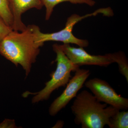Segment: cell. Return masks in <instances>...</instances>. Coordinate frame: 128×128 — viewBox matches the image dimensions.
<instances>
[{
	"instance_id": "7c38bea8",
	"label": "cell",
	"mask_w": 128,
	"mask_h": 128,
	"mask_svg": "<svg viewBox=\"0 0 128 128\" xmlns=\"http://www.w3.org/2000/svg\"><path fill=\"white\" fill-rule=\"evenodd\" d=\"M0 16L2 17L6 24L12 27L13 19L7 0H0Z\"/></svg>"
},
{
	"instance_id": "6da1fadb",
	"label": "cell",
	"mask_w": 128,
	"mask_h": 128,
	"mask_svg": "<svg viewBox=\"0 0 128 128\" xmlns=\"http://www.w3.org/2000/svg\"><path fill=\"white\" fill-rule=\"evenodd\" d=\"M38 26L30 25L25 30H12L0 42V54L16 66L20 65L26 76L30 74L44 44L38 40Z\"/></svg>"
},
{
	"instance_id": "52a82bcc",
	"label": "cell",
	"mask_w": 128,
	"mask_h": 128,
	"mask_svg": "<svg viewBox=\"0 0 128 128\" xmlns=\"http://www.w3.org/2000/svg\"><path fill=\"white\" fill-rule=\"evenodd\" d=\"M62 50L74 64L79 66L83 65H94L107 67L114 63L112 54L105 55H92L82 47H72L70 44L60 45Z\"/></svg>"
},
{
	"instance_id": "5bb4252c",
	"label": "cell",
	"mask_w": 128,
	"mask_h": 128,
	"mask_svg": "<svg viewBox=\"0 0 128 128\" xmlns=\"http://www.w3.org/2000/svg\"><path fill=\"white\" fill-rule=\"evenodd\" d=\"M15 121L13 120L5 119L0 124V128H17Z\"/></svg>"
},
{
	"instance_id": "3957f363",
	"label": "cell",
	"mask_w": 128,
	"mask_h": 128,
	"mask_svg": "<svg viewBox=\"0 0 128 128\" xmlns=\"http://www.w3.org/2000/svg\"><path fill=\"white\" fill-rule=\"evenodd\" d=\"M52 48L56 54V70L51 74V79L46 82L43 89L35 93L28 92L34 95L32 99V103L48 100L54 90L60 87L65 86L71 78V72H75L80 67L74 64L69 59L62 50L60 45L55 44L53 45Z\"/></svg>"
},
{
	"instance_id": "4fadbf2b",
	"label": "cell",
	"mask_w": 128,
	"mask_h": 128,
	"mask_svg": "<svg viewBox=\"0 0 128 128\" xmlns=\"http://www.w3.org/2000/svg\"><path fill=\"white\" fill-rule=\"evenodd\" d=\"M12 30L11 27L7 25L0 16V42Z\"/></svg>"
},
{
	"instance_id": "30bf717a",
	"label": "cell",
	"mask_w": 128,
	"mask_h": 128,
	"mask_svg": "<svg viewBox=\"0 0 128 128\" xmlns=\"http://www.w3.org/2000/svg\"><path fill=\"white\" fill-rule=\"evenodd\" d=\"M108 126L110 128H128V111L118 110L110 118Z\"/></svg>"
},
{
	"instance_id": "8fae6325",
	"label": "cell",
	"mask_w": 128,
	"mask_h": 128,
	"mask_svg": "<svg viewBox=\"0 0 128 128\" xmlns=\"http://www.w3.org/2000/svg\"><path fill=\"white\" fill-rule=\"evenodd\" d=\"M114 63L118 65L120 73L126 78L128 82V59L124 53L118 52L112 54Z\"/></svg>"
},
{
	"instance_id": "277c9868",
	"label": "cell",
	"mask_w": 128,
	"mask_h": 128,
	"mask_svg": "<svg viewBox=\"0 0 128 128\" xmlns=\"http://www.w3.org/2000/svg\"><path fill=\"white\" fill-rule=\"evenodd\" d=\"M106 12V8H102L96 10L92 13L83 16H80L77 14H72L67 18L65 27L58 32L44 33L40 31L38 35V41L39 42L43 44L47 41H58L64 44H74L79 47L86 48L89 46V42L86 40L80 39L74 36L73 34L74 26L85 18L99 14H102L105 16Z\"/></svg>"
},
{
	"instance_id": "ba28073f",
	"label": "cell",
	"mask_w": 128,
	"mask_h": 128,
	"mask_svg": "<svg viewBox=\"0 0 128 128\" xmlns=\"http://www.w3.org/2000/svg\"><path fill=\"white\" fill-rule=\"evenodd\" d=\"M8 6L12 16V30L22 32L27 26L22 20V16L30 9L35 8L38 10L44 6L40 0H7Z\"/></svg>"
},
{
	"instance_id": "7a4b0ae2",
	"label": "cell",
	"mask_w": 128,
	"mask_h": 128,
	"mask_svg": "<svg viewBox=\"0 0 128 128\" xmlns=\"http://www.w3.org/2000/svg\"><path fill=\"white\" fill-rule=\"evenodd\" d=\"M71 109L75 116L74 122L82 128H103L119 110L102 104L86 90L76 95Z\"/></svg>"
},
{
	"instance_id": "5b68a950",
	"label": "cell",
	"mask_w": 128,
	"mask_h": 128,
	"mask_svg": "<svg viewBox=\"0 0 128 128\" xmlns=\"http://www.w3.org/2000/svg\"><path fill=\"white\" fill-rule=\"evenodd\" d=\"M84 84L100 102H104L120 110L128 109V98L118 94L106 81L95 78L86 81Z\"/></svg>"
},
{
	"instance_id": "9c48e42d",
	"label": "cell",
	"mask_w": 128,
	"mask_h": 128,
	"mask_svg": "<svg viewBox=\"0 0 128 128\" xmlns=\"http://www.w3.org/2000/svg\"><path fill=\"white\" fill-rule=\"evenodd\" d=\"M46 8L45 19L48 20L52 14L54 7L60 3L64 2H70L73 4H85L92 6L96 4L94 0H40Z\"/></svg>"
},
{
	"instance_id": "8992f818",
	"label": "cell",
	"mask_w": 128,
	"mask_h": 128,
	"mask_svg": "<svg viewBox=\"0 0 128 128\" xmlns=\"http://www.w3.org/2000/svg\"><path fill=\"white\" fill-rule=\"evenodd\" d=\"M90 74L89 70L80 69V67L76 70L74 75L66 84L64 92L50 105L48 110L50 116H56L76 96L78 92L82 88Z\"/></svg>"
}]
</instances>
